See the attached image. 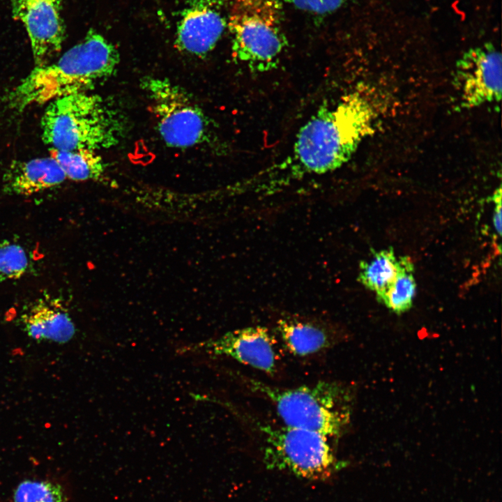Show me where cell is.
<instances>
[{
    "instance_id": "cell-1",
    "label": "cell",
    "mask_w": 502,
    "mask_h": 502,
    "mask_svg": "<svg viewBox=\"0 0 502 502\" xmlns=\"http://www.w3.org/2000/svg\"><path fill=\"white\" fill-rule=\"evenodd\" d=\"M364 86L324 103L299 129L289 155L275 168L294 176L324 174L341 167L374 132L381 106Z\"/></svg>"
},
{
    "instance_id": "cell-2",
    "label": "cell",
    "mask_w": 502,
    "mask_h": 502,
    "mask_svg": "<svg viewBox=\"0 0 502 502\" xmlns=\"http://www.w3.org/2000/svg\"><path fill=\"white\" fill-rule=\"evenodd\" d=\"M119 63V54L114 45L91 30L56 62L35 66L6 95L3 101L10 109L22 112L33 105L89 92L109 78Z\"/></svg>"
},
{
    "instance_id": "cell-3",
    "label": "cell",
    "mask_w": 502,
    "mask_h": 502,
    "mask_svg": "<svg viewBox=\"0 0 502 502\" xmlns=\"http://www.w3.org/2000/svg\"><path fill=\"white\" fill-rule=\"evenodd\" d=\"M41 130L51 149L96 151L117 145L125 124L116 109L101 96L81 92L50 102L41 119Z\"/></svg>"
},
{
    "instance_id": "cell-4",
    "label": "cell",
    "mask_w": 502,
    "mask_h": 502,
    "mask_svg": "<svg viewBox=\"0 0 502 502\" xmlns=\"http://www.w3.org/2000/svg\"><path fill=\"white\" fill-rule=\"evenodd\" d=\"M247 387L274 407L282 424L339 437L349 421L351 397L343 386L320 381L294 388L274 386L243 377Z\"/></svg>"
},
{
    "instance_id": "cell-5",
    "label": "cell",
    "mask_w": 502,
    "mask_h": 502,
    "mask_svg": "<svg viewBox=\"0 0 502 502\" xmlns=\"http://www.w3.org/2000/svg\"><path fill=\"white\" fill-rule=\"evenodd\" d=\"M250 420L261 436L263 462L267 469L310 480H325L346 465L337 457L331 439L324 434Z\"/></svg>"
},
{
    "instance_id": "cell-6",
    "label": "cell",
    "mask_w": 502,
    "mask_h": 502,
    "mask_svg": "<svg viewBox=\"0 0 502 502\" xmlns=\"http://www.w3.org/2000/svg\"><path fill=\"white\" fill-rule=\"evenodd\" d=\"M227 25L237 61L257 73L277 66L287 45L277 0H234Z\"/></svg>"
},
{
    "instance_id": "cell-7",
    "label": "cell",
    "mask_w": 502,
    "mask_h": 502,
    "mask_svg": "<svg viewBox=\"0 0 502 502\" xmlns=\"http://www.w3.org/2000/svg\"><path fill=\"white\" fill-rule=\"evenodd\" d=\"M141 84L151 101L158 131L167 146L186 149L208 139L209 121L186 91L167 78L146 77Z\"/></svg>"
},
{
    "instance_id": "cell-8",
    "label": "cell",
    "mask_w": 502,
    "mask_h": 502,
    "mask_svg": "<svg viewBox=\"0 0 502 502\" xmlns=\"http://www.w3.org/2000/svg\"><path fill=\"white\" fill-rule=\"evenodd\" d=\"M501 54L492 43L466 50L456 62L452 85L462 108L501 98Z\"/></svg>"
},
{
    "instance_id": "cell-9",
    "label": "cell",
    "mask_w": 502,
    "mask_h": 502,
    "mask_svg": "<svg viewBox=\"0 0 502 502\" xmlns=\"http://www.w3.org/2000/svg\"><path fill=\"white\" fill-rule=\"evenodd\" d=\"M190 348L192 351L232 358L268 374H273L277 370L275 341L268 328L264 326L231 330Z\"/></svg>"
},
{
    "instance_id": "cell-10",
    "label": "cell",
    "mask_w": 502,
    "mask_h": 502,
    "mask_svg": "<svg viewBox=\"0 0 502 502\" xmlns=\"http://www.w3.org/2000/svg\"><path fill=\"white\" fill-rule=\"evenodd\" d=\"M13 16L24 25L35 66L50 63L64 40L61 0H10Z\"/></svg>"
},
{
    "instance_id": "cell-11",
    "label": "cell",
    "mask_w": 502,
    "mask_h": 502,
    "mask_svg": "<svg viewBox=\"0 0 502 502\" xmlns=\"http://www.w3.org/2000/svg\"><path fill=\"white\" fill-rule=\"evenodd\" d=\"M226 26L217 0H194L181 13L176 45L188 54L206 56L216 46Z\"/></svg>"
},
{
    "instance_id": "cell-12",
    "label": "cell",
    "mask_w": 502,
    "mask_h": 502,
    "mask_svg": "<svg viewBox=\"0 0 502 502\" xmlns=\"http://www.w3.org/2000/svg\"><path fill=\"white\" fill-rule=\"evenodd\" d=\"M66 176L52 157L13 162L3 177L6 193L31 195L62 183Z\"/></svg>"
},
{
    "instance_id": "cell-13",
    "label": "cell",
    "mask_w": 502,
    "mask_h": 502,
    "mask_svg": "<svg viewBox=\"0 0 502 502\" xmlns=\"http://www.w3.org/2000/svg\"><path fill=\"white\" fill-rule=\"evenodd\" d=\"M21 319L24 330L34 340L65 343L75 333L71 317L56 298H39Z\"/></svg>"
},
{
    "instance_id": "cell-14",
    "label": "cell",
    "mask_w": 502,
    "mask_h": 502,
    "mask_svg": "<svg viewBox=\"0 0 502 502\" xmlns=\"http://www.w3.org/2000/svg\"><path fill=\"white\" fill-rule=\"evenodd\" d=\"M277 330L287 349L296 356L313 355L330 344L329 333L323 326L305 319H280Z\"/></svg>"
},
{
    "instance_id": "cell-15",
    "label": "cell",
    "mask_w": 502,
    "mask_h": 502,
    "mask_svg": "<svg viewBox=\"0 0 502 502\" xmlns=\"http://www.w3.org/2000/svg\"><path fill=\"white\" fill-rule=\"evenodd\" d=\"M399 271V260L392 248L372 252L369 260L359 265L358 280L380 298L392 284Z\"/></svg>"
},
{
    "instance_id": "cell-16",
    "label": "cell",
    "mask_w": 502,
    "mask_h": 502,
    "mask_svg": "<svg viewBox=\"0 0 502 502\" xmlns=\"http://www.w3.org/2000/svg\"><path fill=\"white\" fill-rule=\"evenodd\" d=\"M52 157L73 181L100 180L105 173V164L96 151L87 149L58 151L51 149Z\"/></svg>"
},
{
    "instance_id": "cell-17",
    "label": "cell",
    "mask_w": 502,
    "mask_h": 502,
    "mask_svg": "<svg viewBox=\"0 0 502 502\" xmlns=\"http://www.w3.org/2000/svg\"><path fill=\"white\" fill-rule=\"evenodd\" d=\"M399 271L395 280L377 300L397 314L411 307L416 284L413 276V264L407 256L399 259Z\"/></svg>"
},
{
    "instance_id": "cell-18",
    "label": "cell",
    "mask_w": 502,
    "mask_h": 502,
    "mask_svg": "<svg viewBox=\"0 0 502 502\" xmlns=\"http://www.w3.org/2000/svg\"><path fill=\"white\" fill-rule=\"evenodd\" d=\"M13 502H66V496L59 483L26 480L15 489Z\"/></svg>"
},
{
    "instance_id": "cell-19",
    "label": "cell",
    "mask_w": 502,
    "mask_h": 502,
    "mask_svg": "<svg viewBox=\"0 0 502 502\" xmlns=\"http://www.w3.org/2000/svg\"><path fill=\"white\" fill-rule=\"evenodd\" d=\"M29 259L23 247L3 240L0 241V280H15L28 271Z\"/></svg>"
},
{
    "instance_id": "cell-20",
    "label": "cell",
    "mask_w": 502,
    "mask_h": 502,
    "mask_svg": "<svg viewBox=\"0 0 502 502\" xmlns=\"http://www.w3.org/2000/svg\"><path fill=\"white\" fill-rule=\"evenodd\" d=\"M296 8L311 13L324 15L333 13L351 0H285Z\"/></svg>"
},
{
    "instance_id": "cell-21",
    "label": "cell",
    "mask_w": 502,
    "mask_h": 502,
    "mask_svg": "<svg viewBox=\"0 0 502 502\" xmlns=\"http://www.w3.org/2000/svg\"><path fill=\"white\" fill-rule=\"evenodd\" d=\"M495 204L493 215V225L496 232L500 236L501 234V188L499 187L492 197Z\"/></svg>"
}]
</instances>
